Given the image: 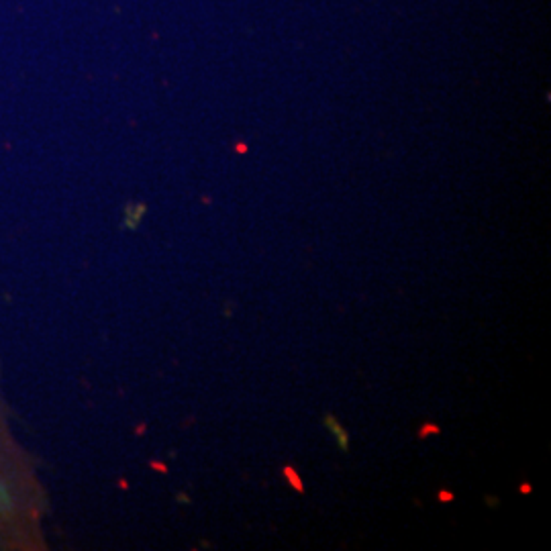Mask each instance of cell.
<instances>
[{
    "label": "cell",
    "instance_id": "277c9868",
    "mask_svg": "<svg viewBox=\"0 0 551 551\" xmlns=\"http://www.w3.org/2000/svg\"><path fill=\"white\" fill-rule=\"evenodd\" d=\"M437 498H439L441 502H451L455 496H453V492H449V490H441L439 494H437Z\"/></svg>",
    "mask_w": 551,
    "mask_h": 551
},
{
    "label": "cell",
    "instance_id": "7a4b0ae2",
    "mask_svg": "<svg viewBox=\"0 0 551 551\" xmlns=\"http://www.w3.org/2000/svg\"><path fill=\"white\" fill-rule=\"evenodd\" d=\"M282 474L286 476V480H288V484L292 486L294 490L298 492V494H304V486H302V480H300V476H298V472L294 470L292 466H284L282 468Z\"/></svg>",
    "mask_w": 551,
    "mask_h": 551
},
{
    "label": "cell",
    "instance_id": "6da1fadb",
    "mask_svg": "<svg viewBox=\"0 0 551 551\" xmlns=\"http://www.w3.org/2000/svg\"><path fill=\"white\" fill-rule=\"evenodd\" d=\"M323 423H325V427H327V431L331 433V437L335 439V443H337V449L339 451H343V453H347L349 451V445H351V437H349V431L337 421V417L333 414V412H327L325 417H323Z\"/></svg>",
    "mask_w": 551,
    "mask_h": 551
},
{
    "label": "cell",
    "instance_id": "8992f818",
    "mask_svg": "<svg viewBox=\"0 0 551 551\" xmlns=\"http://www.w3.org/2000/svg\"><path fill=\"white\" fill-rule=\"evenodd\" d=\"M486 505H488L490 509H496V507H498V498H492V496H486Z\"/></svg>",
    "mask_w": 551,
    "mask_h": 551
},
{
    "label": "cell",
    "instance_id": "3957f363",
    "mask_svg": "<svg viewBox=\"0 0 551 551\" xmlns=\"http://www.w3.org/2000/svg\"><path fill=\"white\" fill-rule=\"evenodd\" d=\"M439 433H441L439 425H435V423H425V425L417 431V437H419V439H427L429 435H439Z\"/></svg>",
    "mask_w": 551,
    "mask_h": 551
},
{
    "label": "cell",
    "instance_id": "5b68a950",
    "mask_svg": "<svg viewBox=\"0 0 551 551\" xmlns=\"http://www.w3.org/2000/svg\"><path fill=\"white\" fill-rule=\"evenodd\" d=\"M518 492H521V494H531V492H533V486H531L529 482H523V484L518 486Z\"/></svg>",
    "mask_w": 551,
    "mask_h": 551
}]
</instances>
